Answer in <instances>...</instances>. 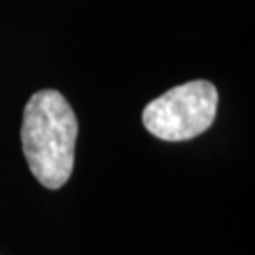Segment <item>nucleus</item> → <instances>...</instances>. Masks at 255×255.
<instances>
[{
    "instance_id": "nucleus-1",
    "label": "nucleus",
    "mask_w": 255,
    "mask_h": 255,
    "mask_svg": "<svg viewBox=\"0 0 255 255\" xmlns=\"http://www.w3.org/2000/svg\"><path fill=\"white\" fill-rule=\"evenodd\" d=\"M78 119L55 89H42L23 112L21 144L32 176L47 189H61L74 170Z\"/></svg>"
},
{
    "instance_id": "nucleus-2",
    "label": "nucleus",
    "mask_w": 255,
    "mask_h": 255,
    "mask_svg": "<svg viewBox=\"0 0 255 255\" xmlns=\"http://www.w3.org/2000/svg\"><path fill=\"white\" fill-rule=\"evenodd\" d=\"M218 102L214 83L193 80L153 99L142 112V121L144 127L161 140H191L212 127Z\"/></svg>"
}]
</instances>
